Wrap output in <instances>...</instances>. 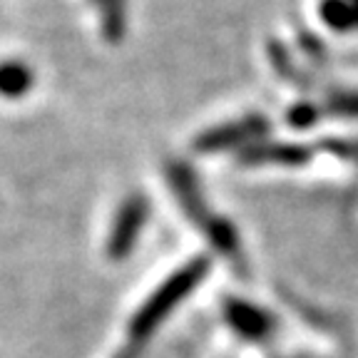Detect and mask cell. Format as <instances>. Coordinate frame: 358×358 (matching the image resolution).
I'll return each mask as SVG.
<instances>
[{
	"label": "cell",
	"mask_w": 358,
	"mask_h": 358,
	"mask_svg": "<svg viewBox=\"0 0 358 358\" xmlns=\"http://www.w3.org/2000/svg\"><path fill=\"white\" fill-rule=\"evenodd\" d=\"M229 313V321L246 336H262L268 329V321L262 311H257L254 306H246V303H229L227 308Z\"/></svg>",
	"instance_id": "3"
},
{
	"label": "cell",
	"mask_w": 358,
	"mask_h": 358,
	"mask_svg": "<svg viewBox=\"0 0 358 358\" xmlns=\"http://www.w3.org/2000/svg\"><path fill=\"white\" fill-rule=\"evenodd\" d=\"M207 271H209L207 259H196V262L187 264L182 271L169 276V279L147 299L145 306L134 313L132 324H129V336H132L134 341L147 338L157 326L162 324V321L167 319V313L172 311L196 284H201V279L207 276Z\"/></svg>",
	"instance_id": "1"
},
{
	"label": "cell",
	"mask_w": 358,
	"mask_h": 358,
	"mask_svg": "<svg viewBox=\"0 0 358 358\" xmlns=\"http://www.w3.org/2000/svg\"><path fill=\"white\" fill-rule=\"evenodd\" d=\"M95 6L102 13V30H105V35L112 43H117V38H122L124 30L122 0H95Z\"/></svg>",
	"instance_id": "5"
},
{
	"label": "cell",
	"mask_w": 358,
	"mask_h": 358,
	"mask_svg": "<svg viewBox=\"0 0 358 358\" xmlns=\"http://www.w3.org/2000/svg\"><path fill=\"white\" fill-rule=\"evenodd\" d=\"M33 78L30 70L20 62H6L0 65V95L6 97H17L30 87Z\"/></svg>",
	"instance_id": "4"
},
{
	"label": "cell",
	"mask_w": 358,
	"mask_h": 358,
	"mask_svg": "<svg viewBox=\"0 0 358 358\" xmlns=\"http://www.w3.org/2000/svg\"><path fill=\"white\" fill-rule=\"evenodd\" d=\"M137 356V351H134V348H124L122 353H120V356H115V358H134Z\"/></svg>",
	"instance_id": "6"
},
{
	"label": "cell",
	"mask_w": 358,
	"mask_h": 358,
	"mask_svg": "<svg viewBox=\"0 0 358 358\" xmlns=\"http://www.w3.org/2000/svg\"><path fill=\"white\" fill-rule=\"evenodd\" d=\"M145 219H147L145 196H129V199L124 201V207L120 209L115 227H112L110 246H107L112 259H122L124 254L132 249L134 239H137L140 229L145 227Z\"/></svg>",
	"instance_id": "2"
}]
</instances>
